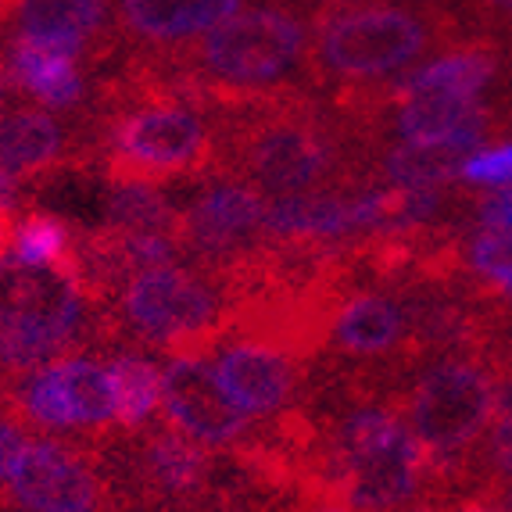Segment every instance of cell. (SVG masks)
Instances as JSON below:
<instances>
[{"label": "cell", "mask_w": 512, "mask_h": 512, "mask_svg": "<svg viewBox=\"0 0 512 512\" xmlns=\"http://www.w3.org/2000/svg\"><path fill=\"white\" fill-rule=\"evenodd\" d=\"M477 43L444 0H341L312 11L308 86L348 108L409 72L423 54ZM487 43V40H484Z\"/></svg>", "instance_id": "obj_1"}, {"label": "cell", "mask_w": 512, "mask_h": 512, "mask_svg": "<svg viewBox=\"0 0 512 512\" xmlns=\"http://www.w3.org/2000/svg\"><path fill=\"white\" fill-rule=\"evenodd\" d=\"M312 15L294 8H248L169 54H144L169 65L194 90L197 111H230L280 90H308Z\"/></svg>", "instance_id": "obj_2"}, {"label": "cell", "mask_w": 512, "mask_h": 512, "mask_svg": "<svg viewBox=\"0 0 512 512\" xmlns=\"http://www.w3.org/2000/svg\"><path fill=\"white\" fill-rule=\"evenodd\" d=\"M512 369H505L487 351H462L430 362L398 398L412 437L427 455L430 495L444 502L448 487L466 480L480 484V448L502 409Z\"/></svg>", "instance_id": "obj_3"}, {"label": "cell", "mask_w": 512, "mask_h": 512, "mask_svg": "<svg viewBox=\"0 0 512 512\" xmlns=\"http://www.w3.org/2000/svg\"><path fill=\"white\" fill-rule=\"evenodd\" d=\"M101 111V137L94 151L111 183L158 187L212 172L215 129L197 115V108L162 97H140Z\"/></svg>", "instance_id": "obj_4"}, {"label": "cell", "mask_w": 512, "mask_h": 512, "mask_svg": "<svg viewBox=\"0 0 512 512\" xmlns=\"http://www.w3.org/2000/svg\"><path fill=\"white\" fill-rule=\"evenodd\" d=\"M119 330L169 355H212L230 337V291L208 269L154 265L119 291Z\"/></svg>", "instance_id": "obj_5"}, {"label": "cell", "mask_w": 512, "mask_h": 512, "mask_svg": "<svg viewBox=\"0 0 512 512\" xmlns=\"http://www.w3.org/2000/svg\"><path fill=\"white\" fill-rule=\"evenodd\" d=\"M86 326V294L58 269L0 262V366L29 373L69 355Z\"/></svg>", "instance_id": "obj_6"}, {"label": "cell", "mask_w": 512, "mask_h": 512, "mask_svg": "<svg viewBox=\"0 0 512 512\" xmlns=\"http://www.w3.org/2000/svg\"><path fill=\"white\" fill-rule=\"evenodd\" d=\"M326 348L337 359L348 362H391V369L419 359L423 351L416 344V312H412V291H373L344 287L326 326Z\"/></svg>", "instance_id": "obj_7"}, {"label": "cell", "mask_w": 512, "mask_h": 512, "mask_svg": "<svg viewBox=\"0 0 512 512\" xmlns=\"http://www.w3.org/2000/svg\"><path fill=\"white\" fill-rule=\"evenodd\" d=\"M265 194L240 180L208 187L187 212L176 215V244L201 269H222L262 244Z\"/></svg>", "instance_id": "obj_8"}, {"label": "cell", "mask_w": 512, "mask_h": 512, "mask_svg": "<svg viewBox=\"0 0 512 512\" xmlns=\"http://www.w3.org/2000/svg\"><path fill=\"white\" fill-rule=\"evenodd\" d=\"M162 416L205 448H233L251 437V416L230 402L201 355H176L162 373Z\"/></svg>", "instance_id": "obj_9"}, {"label": "cell", "mask_w": 512, "mask_h": 512, "mask_svg": "<svg viewBox=\"0 0 512 512\" xmlns=\"http://www.w3.org/2000/svg\"><path fill=\"white\" fill-rule=\"evenodd\" d=\"M8 480L11 495L29 512H101L108 498L90 462L54 441H29Z\"/></svg>", "instance_id": "obj_10"}, {"label": "cell", "mask_w": 512, "mask_h": 512, "mask_svg": "<svg viewBox=\"0 0 512 512\" xmlns=\"http://www.w3.org/2000/svg\"><path fill=\"white\" fill-rule=\"evenodd\" d=\"M212 355L222 391L244 416L269 419L291 409L301 384V362L287 351L251 337H226Z\"/></svg>", "instance_id": "obj_11"}, {"label": "cell", "mask_w": 512, "mask_h": 512, "mask_svg": "<svg viewBox=\"0 0 512 512\" xmlns=\"http://www.w3.org/2000/svg\"><path fill=\"white\" fill-rule=\"evenodd\" d=\"M215 473V459L201 441L176 430L172 423L144 430V441L133 452V477L144 502L194 509L208 491Z\"/></svg>", "instance_id": "obj_12"}, {"label": "cell", "mask_w": 512, "mask_h": 512, "mask_svg": "<svg viewBox=\"0 0 512 512\" xmlns=\"http://www.w3.org/2000/svg\"><path fill=\"white\" fill-rule=\"evenodd\" d=\"M244 8V0H115V40L133 54H169Z\"/></svg>", "instance_id": "obj_13"}, {"label": "cell", "mask_w": 512, "mask_h": 512, "mask_svg": "<svg viewBox=\"0 0 512 512\" xmlns=\"http://www.w3.org/2000/svg\"><path fill=\"white\" fill-rule=\"evenodd\" d=\"M15 22V36L69 43L90 58H104L119 47L115 0H18Z\"/></svg>", "instance_id": "obj_14"}, {"label": "cell", "mask_w": 512, "mask_h": 512, "mask_svg": "<svg viewBox=\"0 0 512 512\" xmlns=\"http://www.w3.org/2000/svg\"><path fill=\"white\" fill-rule=\"evenodd\" d=\"M495 126V108L466 94H419L394 108V133L405 144L480 147Z\"/></svg>", "instance_id": "obj_15"}, {"label": "cell", "mask_w": 512, "mask_h": 512, "mask_svg": "<svg viewBox=\"0 0 512 512\" xmlns=\"http://www.w3.org/2000/svg\"><path fill=\"white\" fill-rule=\"evenodd\" d=\"M83 51L58 40H11V79L22 94L36 97L47 108H76L86 97V79L76 69Z\"/></svg>", "instance_id": "obj_16"}, {"label": "cell", "mask_w": 512, "mask_h": 512, "mask_svg": "<svg viewBox=\"0 0 512 512\" xmlns=\"http://www.w3.org/2000/svg\"><path fill=\"white\" fill-rule=\"evenodd\" d=\"M69 133L47 111H11L0 115V172L15 180H36L76 165L69 158Z\"/></svg>", "instance_id": "obj_17"}, {"label": "cell", "mask_w": 512, "mask_h": 512, "mask_svg": "<svg viewBox=\"0 0 512 512\" xmlns=\"http://www.w3.org/2000/svg\"><path fill=\"white\" fill-rule=\"evenodd\" d=\"M51 366L58 376L65 409L72 416V430L83 427L104 434L115 423V387H111L108 366L94 359H76V355H65Z\"/></svg>", "instance_id": "obj_18"}, {"label": "cell", "mask_w": 512, "mask_h": 512, "mask_svg": "<svg viewBox=\"0 0 512 512\" xmlns=\"http://www.w3.org/2000/svg\"><path fill=\"white\" fill-rule=\"evenodd\" d=\"M466 144H394L380 154V180L398 187H448L462 176Z\"/></svg>", "instance_id": "obj_19"}, {"label": "cell", "mask_w": 512, "mask_h": 512, "mask_svg": "<svg viewBox=\"0 0 512 512\" xmlns=\"http://www.w3.org/2000/svg\"><path fill=\"white\" fill-rule=\"evenodd\" d=\"M115 387V423L122 430H140L162 409V369L140 355H119L108 366Z\"/></svg>", "instance_id": "obj_20"}, {"label": "cell", "mask_w": 512, "mask_h": 512, "mask_svg": "<svg viewBox=\"0 0 512 512\" xmlns=\"http://www.w3.org/2000/svg\"><path fill=\"white\" fill-rule=\"evenodd\" d=\"M176 208L147 183H115L104 208V226L122 233H172L176 237Z\"/></svg>", "instance_id": "obj_21"}, {"label": "cell", "mask_w": 512, "mask_h": 512, "mask_svg": "<svg viewBox=\"0 0 512 512\" xmlns=\"http://www.w3.org/2000/svg\"><path fill=\"white\" fill-rule=\"evenodd\" d=\"M76 248L69 222L51 212H29L15 226V262L33 265V269H54Z\"/></svg>", "instance_id": "obj_22"}, {"label": "cell", "mask_w": 512, "mask_h": 512, "mask_svg": "<svg viewBox=\"0 0 512 512\" xmlns=\"http://www.w3.org/2000/svg\"><path fill=\"white\" fill-rule=\"evenodd\" d=\"M462 269L477 276V287L512 280V230H480L462 248Z\"/></svg>", "instance_id": "obj_23"}, {"label": "cell", "mask_w": 512, "mask_h": 512, "mask_svg": "<svg viewBox=\"0 0 512 512\" xmlns=\"http://www.w3.org/2000/svg\"><path fill=\"white\" fill-rule=\"evenodd\" d=\"M512 480V380L505 387L502 409H498L495 423L487 430L484 448H480V487H487V498H498L491 487Z\"/></svg>", "instance_id": "obj_24"}, {"label": "cell", "mask_w": 512, "mask_h": 512, "mask_svg": "<svg viewBox=\"0 0 512 512\" xmlns=\"http://www.w3.org/2000/svg\"><path fill=\"white\" fill-rule=\"evenodd\" d=\"M473 40H512V0H444Z\"/></svg>", "instance_id": "obj_25"}, {"label": "cell", "mask_w": 512, "mask_h": 512, "mask_svg": "<svg viewBox=\"0 0 512 512\" xmlns=\"http://www.w3.org/2000/svg\"><path fill=\"white\" fill-rule=\"evenodd\" d=\"M459 180L470 187H512V144L480 147L466 154Z\"/></svg>", "instance_id": "obj_26"}, {"label": "cell", "mask_w": 512, "mask_h": 512, "mask_svg": "<svg viewBox=\"0 0 512 512\" xmlns=\"http://www.w3.org/2000/svg\"><path fill=\"white\" fill-rule=\"evenodd\" d=\"M473 215L484 230H512V187H487V194L477 197Z\"/></svg>", "instance_id": "obj_27"}, {"label": "cell", "mask_w": 512, "mask_h": 512, "mask_svg": "<svg viewBox=\"0 0 512 512\" xmlns=\"http://www.w3.org/2000/svg\"><path fill=\"white\" fill-rule=\"evenodd\" d=\"M26 437L18 430V423H8V419H0V480H8L11 470H15L18 455L26 452Z\"/></svg>", "instance_id": "obj_28"}, {"label": "cell", "mask_w": 512, "mask_h": 512, "mask_svg": "<svg viewBox=\"0 0 512 512\" xmlns=\"http://www.w3.org/2000/svg\"><path fill=\"white\" fill-rule=\"evenodd\" d=\"M437 512H498L495 509V498H484V495H466V498H444V502H434Z\"/></svg>", "instance_id": "obj_29"}, {"label": "cell", "mask_w": 512, "mask_h": 512, "mask_svg": "<svg viewBox=\"0 0 512 512\" xmlns=\"http://www.w3.org/2000/svg\"><path fill=\"white\" fill-rule=\"evenodd\" d=\"M11 248H15V219H11V208L0 205V262L8 258Z\"/></svg>", "instance_id": "obj_30"}, {"label": "cell", "mask_w": 512, "mask_h": 512, "mask_svg": "<svg viewBox=\"0 0 512 512\" xmlns=\"http://www.w3.org/2000/svg\"><path fill=\"white\" fill-rule=\"evenodd\" d=\"M18 190H22V180H15V176H8V172H0V205L4 208L15 205Z\"/></svg>", "instance_id": "obj_31"}, {"label": "cell", "mask_w": 512, "mask_h": 512, "mask_svg": "<svg viewBox=\"0 0 512 512\" xmlns=\"http://www.w3.org/2000/svg\"><path fill=\"white\" fill-rule=\"evenodd\" d=\"M312 512H348L344 505H330V502H316V509Z\"/></svg>", "instance_id": "obj_32"}, {"label": "cell", "mask_w": 512, "mask_h": 512, "mask_svg": "<svg viewBox=\"0 0 512 512\" xmlns=\"http://www.w3.org/2000/svg\"><path fill=\"white\" fill-rule=\"evenodd\" d=\"M505 502H509V512H512V484H509V495H505Z\"/></svg>", "instance_id": "obj_33"}, {"label": "cell", "mask_w": 512, "mask_h": 512, "mask_svg": "<svg viewBox=\"0 0 512 512\" xmlns=\"http://www.w3.org/2000/svg\"><path fill=\"white\" fill-rule=\"evenodd\" d=\"M316 4H319V0H316ZM326 4H341V0H326Z\"/></svg>", "instance_id": "obj_34"}, {"label": "cell", "mask_w": 512, "mask_h": 512, "mask_svg": "<svg viewBox=\"0 0 512 512\" xmlns=\"http://www.w3.org/2000/svg\"><path fill=\"white\" fill-rule=\"evenodd\" d=\"M0 86H4V69H0Z\"/></svg>", "instance_id": "obj_35"}, {"label": "cell", "mask_w": 512, "mask_h": 512, "mask_svg": "<svg viewBox=\"0 0 512 512\" xmlns=\"http://www.w3.org/2000/svg\"><path fill=\"white\" fill-rule=\"evenodd\" d=\"M0 115H4V104H0Z\"/></svg>", "instance_id": "obj_36"}]
</instances>
